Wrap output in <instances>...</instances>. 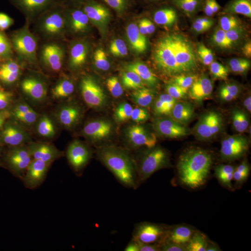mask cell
Wrapping results in <instances>:
<instances>
[{
	"label": "cell",
	"mask_w": 251,
	"mask_h": 251,
	"mask_svg": "<svg viewBox=\"0 0 251 251\" xmlns=\"http://www.w3.org/2000/svg\"><path fill=\"white\" fill-rule=\"evenodd\" d=\"M129 115L125 94L114 87L100 86L85 94L81 117L91 134L108 144L119 143L124 137Z\"/></svg>",
	"instance_id": "8992f818"
},
{
	"label": "cell",
	"mask_w": 251,
	"mask_h": 251,
	"mask_svg": "<svg viewBox=\"0 0 251 251\" xmlns=\"http://www.w3.org/2000/svg\"><path fill=\"white\" fill-rule=\"evenodd\" d=\"M25 228L36 241L54 250L68 247L75 234L74 225L50 206L36 207L27 218Z\"/></svg>",
	"instance_id": "8fae6325"
},
{
	"label": "cell",
	"mask_w": 251,
	"mask_h": 251,
	"mask_svg": "<svg viewBox=\"0 0 251 251\" xmlns=\"http://www.w3.org/2000/svg\"><path fill=\"white\" fill-rule=\"evenodd\" d=\"M23 89L42 122L60 128L74 124L75 81L53 50L27 65Z\"/></svg>",
	"instance_id": "7a4b0ae2"
},
{
	"label": "cell",
	"mask_w": 251,
	"mask_h": 251,
	"mask_svg": "<svg viewBox=\"0 0 251 251\" xmlns=\"http://www.w3.org/2000/svg\"><path fill=\"white\" fill-rule=\"evenodd\" d=\"M207 6L237 29L251 25V0H204Z\"/></svg>",
	"instance_id": "e0dca14e"
},
{
	"label": "cell",
	"mask_w": 251,
	"mask_h": 251,
	"mask_svg": "<svg viewBox=\"0 0 251 251\" xmlns=\"http://www.w3.org/2000/svg\"><path fill=\"white\" fill-rule=\"evenodd\" d=\"M41 143L32 144H0V160L12 168H24L34 161Z\"/></svg>",
	"instance_id": "ac0fdd59"
},
{
	"label": "cell",
	"mask_w": 251,
	"mask_h": 251,
	"mask_svg": "<svg viewBox=\"0 0 251 251\" xmlns=\"http://www.w3.org/2000/svg\"><path fill=\"white\" fill-rule=\"evenodd\" d=\"M228 233L235 245L245 246L251 243V203L239 206L232 216Z\"/></svg>",
	"instance_id": "d6986e66"
},
{
	"label": "cell",
	"mask_w": 251,
	"mask_h": 251,
	"mask_svg": "<svg viewBox=\"0 0 251 251\" xmlns=\"http://www.w3.org/2000/svg\"><path fill=\"white\" fill-rule=\"evenodd\" d=\"M0 177H1V171H0Z\"/></svg>",
	"instance_id": "f1b7e54d"
},
{
	"label": "cell",
	"mask_w": 251,
	"mask_h": 251,
	"mask_svg": "<svg viewBox=\"0 0 251 251\" xmlns=\"http://www.w3.org/2000/svg\"><path fill=\"white\" fill-rule=\"evenodd\" d=\"M143 2V4L150 9L162 11L168 5H170L171 2L174 0H140Z\"/></svg>",
	"instance_id": "484cf974"
},
{
	"label": "cell",
	"mask_w": 251,
	"mask_h": 251,
	"mask_svg": "<svg viewBox=\"0 0 251 251\" xmlns=\"http://www.w3.org/2000/svg\"><path fill=\"white\" fill-rule=\"evenodd\" d=\"M25 91L16 77L0 63V116H19L25 108Z\"/></svg>",
	"instance_id": "9a60e30c"
},
{
	"label": "cell",
	"mask_w": 251,
	"mask_h": 251,
	"mask_svg": "<svg viewBox=\"0 0 251 251\" xmlns=\"http://www.w3.org/2000/svg\"><path fill=\"white\" fill-rule=\"evenodd\" d=\"M212 171L217 181L227 195L235 197L247 188L246 174L233 153L225 152L215 157L212 162Z\"/></svg>",
	"instance_id": "5bb4252c"
},
{
	"label": "cell",
	"mask_w": 251,
	"mask_h": 251,
	"mask_svg": "<svg viewBox=\"0 0 251 251\" xmlns=\"http://www.w3.org/2000/svg\"><path fill=\"white\" fill-rule=\"evenodd\" d=\"M41 143V134L36 126L17 121L0 133V144H32Z\"/></svg>",
	"instance_id": "ffe728a7"
},
{
	"label": "cell",
	"mask_w": 251,
	"mask_h": 251,
	"mask_svg": "<svg viewBox=\"0 0 251 251\" xmlns=\"http://www.w3.org/2000/svg\"><path fill=\"white\" fill-rule=\"evenodd\" d=\"M164 195L173 209L187 217L208 212L213 204V192L207 179L184 153H166L160 165Z\"/></svg>",
	"instance_id": "3957f363"
},
{
	"label": "cell",
	"mask_w": 251,
	"mask_h": 251,
	"mask_svg": "<svg viewBox=\"0 0 251 251\" xmlns=\"http://www.w3.org/2000/svg\"><path fill=\"white\" fill-rule=\"evenodd\" d=\"M184 47L208 59L219 44L223 27L213 10L188 0H174L161 11Z\"/></svg>",
	"instance_id": "277c9868"
},
{
	"label": "cell",
	"mask_w": 251,
	"mask_h": 251,
	"mask_svg": "<svg viewBox=\"0 0 251 251\" xmlns=\"http://www.w3.org/2000/svg\"><path fill=\"white\" fill-rule=\"evenodd\" d=\"M27 40L13 28L0 25V61L8 62L25 50Z\"/></svg>",
	"instance_id": "7402d4cb"
},
{
	"label": "cell",
	"mask_w": 251,
	"mask_h": 251,
	"mask_svg": "<svg viewBox=\"0 0 251 251\" xmlns=\"http://www.w3.org/2000/svg\"><path fill=\"white\" fill-rule=\"evenodd\" d=\"M174 86L157 82L147 86L139 101L138 131L145 140H154L165 134L173 122L177 108Z\"/></svg>",
	"instance_id": "9c48e42d"
},
{
	"label": "cell",
	"mask_w": 251,
	"mask_h": 251,
	"mask_svg": "<svg viewBox=\"0 0 251 251\" xmlns=\"http://www.w3.org/2000/svg\"><path fill=\"white\" fill-rule=\"evenodd\" d=\"M10 251H33L31 250H26V249H15V250H12Z\"/></svg>",
	"instance_id": "83f0119b"
},
{
	"label": "cell",
	"mask_w": 251,
	"mask_h": 251,
	"mask_svg": "<svg viewBox=\"0 0 251 251\" xmlns=\"http://www.w3.org/2000/svg\"><path fill=\"white\" fill-rule=\"evenodd\" d=\"M187 124L190 133L205 143H213L221 135L213 109L204 97H196L189 102Z\"/></svg>",
	"instance_id": "4fadbf2b"
},
{
	"label": "cell",
	"mask_w": 251,
	"mask_h": 251,
	"mask_svg": "<svg viewBox=\"0 0 251 251\" xmlns=\"http://www.w3.org/2000/svg\"><path fill=\"white\" fill-rule=\"evenodd\" d=\"M47 185L72 203L87 201L94 188V175L90 166L67 153L50 156L42 168Z\"/></svg>",
	"instance_id": "ba28073f"
},
{
	"label": "cell",
	"mask_w": 251,
	"mask_h": 251,
	"mask_svg": "<svg viewBox=\"0 0 251 251\" xmlns=\"http://www.w3.org/2000/svg\"><path fill=\"white\" fill-rule=\"evenodd\" d=\"M219 101L229 113H251V85L241 77L225 81L219 92Z\"/></svg>",
	"instance_id": "2e32d148"
},
{
	"label": "cell",
	"mask_w": 251,
	"mask_h": 251,
	"mask_svg": "<svg viewBox=\"0 0 251 251\" xmlns=\"http://www.w3.org/2000/svg\"><path fill=\"white\" fill-rule=\"evenodd\" d=\"M59 41L118 7L117 0H22Z\"/></svg>",
	"instance_id": "5b68a950"
},
{
	"label": "cell",
	"mask_w": 251,
	"mask_h": 251,
	"mask_svg": "<svg viewBox=\"0 0 251 251\" xmlns=\"http://www.w3.org/2000/svg\"><path fill=\"white\" fill-rule=\"evenodd\" d=\"M20 226L13 221L0 222V251H9L11 241L20 232Z\"/></svg>",
	"instance_id": "d4e9b609"
},
{
	"label": "cell",
	"mask_w": 251,
	"mask_h": 251,
	"mask_svg": "<svg viewBox=\"0 0 251 251\" xmlns=\"http://www.w3.org/2000/svg\"><path fill=\"white\" fill-rule=\"evenodd\" d=\"M75 55L91 75L117 77L125 74L133 58L127 16L117 7L77 33Z\"/></svg>",
	"instance_id": "6da1fadb"
},
{
	"label": "cell",
	"mask_w": 251,
	"mask_h": 251,
	"mask_svg": "<svg viewBox=\"0 0 251 251\" xmlns=\"http://www.w3.org/2000/svg\"><path fill=\"white\" fill-rule=\"evenodd\" d=\"M149 170L145 162L135 156H126L117 162L103 180L106 195L124 198L134 195L147 185Z\"/></svg>",
	"instance_id": "7c38bea8"
},
{
	"label": "cell",
	"mask_w": 251,
	"mask_h": 251,
	"mask_svg": "<svg viewBox=\"0 0 251 251\" xmlns=\"http://www.w3.org/2000/svg\"><path fill=\"white\" fill-rule=\"evenodd\" d=\"M25 190L18 183L0 179V221L8 220L18 209Z\"/></svg>",
	"instance_id": "44dd1931"
},
{
	"label": "cell",
	"mask_w": 251,
	"mask_h": 251,
	"mask_svg": "<svg viewBox=\"0 0 251 251\" xmlns=\"http://www.w3.org/2000/svg\"><path fill=\"white\" fill-rule=\"evenodd\" d=\"M242 160L245 171L251 176V144L245 145L242 152Z\"/></svg>",
	"instance_id": "4316f807"
},
{
	"label": "cell",
	"mask_w": 251,
	"mask_h": 251,
	"mask_svg": "<svg viewBox=\"0 0 251 251\" xmlns=\"http://www.w3.org/2000/svg\"><path fill=\"white\" fill-rule=\"evenodd\" d=\"M170 251H225L219 242L207 238L191 239L174 246Z\"/></svg>",
	"instance_id": "603a6c76"
},
{
	"label": "cell",
	"mask_w": 251,
	"mask_h": 251,
	"mask_svg": "<svg viewBox=\"0 0 251 251\" xmlns=\"http://www.w3.org/2000/svg\"><path fill=\"white\" fill-rule=\"evenodd\" d=\"M75 251H108L104 243L93 231H86L81 235Z\"/></svg>",
	"instance_id": "cb8c5ba5"
},
{
	"label": "cell",
	"mask_w": 251,
	"mask_h": 251,
	"mask_svg": "<svg viewBox=\"0 0 251 251\" xmlns=\"http://www.w3.org/2000/svg\"><path fill=\"white\" fill-rule=\"evenodd\" d=\"M160 218L147 209H133L120 216L114 235L124 251H151L162 233Z\"/></svg>",
	"instance_id": "30bf717a"
},
{
	"label": "cell",
	"mask_w": 251,
	"mask_h": 251,
	"mask_svg": "<svg viewBox=\"0 0 251 251\" xmlns=\"http://www.w3.org/2000/svg\"><path fill=\"white\" fill-rule=\"evenodd\" d=\"M132 51L149 67L169 66L178 58L179 39L163 14L127 16Z\"/></svg>",
	"instance_id": "52a82bcc"
}]
</instances>
